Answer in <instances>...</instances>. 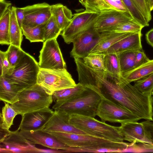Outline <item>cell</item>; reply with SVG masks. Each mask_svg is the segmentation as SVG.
I'll return each instance as SVG.
<instances>
[{
    "mask_svg": "<svg viewBox=\"0 0 153 153\" xmlns=\"http://www.w3.org/2000/svg\"><path fill=\"white\" fill-rule=\"evenodd\" d=\"M18 101L11 105L18 115L49 108L53 101L52 95L48 94L37 83L19 92Z\"/></svg>",
    "mask_w": 153,
    "mask_h": 153,
    "instance_id": "277c9868",
    "label": "cell"
},
{
    "mask_svg": "<svg viewBox=\"0 0 153 153\" xmlns=\"http://www.w3.org/2000/svg\"><path fill=\"white\" fill-rule=\"evenodd\" d=\"M0 153H36L39 148L35 144L25 138L17 129L10 134L0 143Z\"/></svg>",
    "mask_w": 153,
    "mask_h": 153,
    "instance_id": "8fae6325",
    "label": "cell"
},
{
    "mask_svg": "<svg viewBox=\"0 0 153 153\" xmlns=\"http://www.w3.org/2000/svg\"><path fill=\"white\" fill-rule=\"evenodd\" d=\"M134 20L126 14L111 9L99 13L93 28L99 33L108 31L117 25Z\"/></svg>",
    "mask_w": 153,
    "mask_h": 153,
    "instance_id": "5bb4252c",
    "label": "cell"
},
{
    "mask_svg": "<svg viewBox=\"0 0 153 153\" xmlns=\"http://www.w3.org/2000/svg\"><path fill=\"white\" fill-rule=\"evenodd\" d=\"M23 35L22 29L19 26L16 18L15 7L12 6L11 9L10 23V45L21 48Z\"/></svg>",
    "mask_w": 153,
    "mask_h": 153,
    "instance_id": "d4e9b609",
    "label": "cell"
},
{
    "mask_svg": "<svg viewBox=\"0 0 153 153\" xmlns=\"http://www.w3.org/2000/svg\"><path fill=\"white\" fill-rule=\"evenodd\" d=\"M149 8L151 11L153 10V0H146Z\"/></svg>",
    "mask_w": 153,
    "mask_h": 153,
    "instance_id": "c3c4849f",
    "label": "cell"
},
{
    "mask_svg": "<svg viewBox=\"0 0 153 153\" xmlns=\"http://www.w3.org/2000/svg\"><path fill=\"white\" fill-rule=\"evenodd\" d=\"M85 88V87L79 82L74 87L66 88L54 92L52 94L55 104L52 107L55 110L62 103L74 97Z\"/></svg>",
    "mask_w": 153,
    "mask_h": 153,
    "instance_id": "cb8c5ba5",
    "label": "cell"
},
{
    "mask_svg": "<svg viewBox=\"0 0 153 153\" xmlns=\"http://www.w3.org/2000/svg\"><path fill=\"white\" fill-rule=\"evenodd\" d=\"M20 91L4 76H0V100L12 105L18 101Z\"/></svg>",
    "mask_w": 153,
    "mask_h": 153,
    "instance_id": "7402d4cb",
    "label": "cell"
},
{
    "mask_svg": "<svg viewBox=\"0 0 153 153\" xmlns=\"http://www.w3.org/2000/svg\"><path fill=\"white\" fill-rule=\"evenodd\" d=\"M53 112L52 109L48 108L25 114L22 116L18 129L25 131L42 130Z\"/></svg>",
    "mask_w": 153,
    "mask_h": 153,
    "instance_id": "4fadbf2b",
    "label": "cell"
},
{
    "mask_svg": "<svg viewBox=\"0 0 153 153\" xmlns=\"http://www.w3.org/2000/svg\"><path fill=\"white\" fill-rule=\"evenodd\" d=\"M62 31L58 25L53 16L46 23L45 27V41L52 39H56L60 35Z\"/></svg>",
    "mask_w": 153,
    "mask_h": 153,
    "instance_id": "e575fe53",
    "label": "cell"
},
{
    "mask_svg": "<svg viewBox=\"0 0 153 153\" xmlns=\"http://www.w3.org/2000/svg\"><path fill=\"white\" fill-rule=\"evenodd\" d=\"M142 36L141 32L132 33L115 43L103 54L118 53L126 51L142 50Z\"/></svg>",
    "mask_w": 153,
    "mask_h": 153,
    "instance_id": "d6986e66",
    "label": "cell"
},
{
    "mask_svg": "<svg viewBox=\"0 0 153 153\" xmlns=\"http://www.w3.org/2000/svg\"><path fill=\"white\" fill-rule=\"evenodd\" d=\"M149 22L152 19V16L146 0H132Z\"/></svg>",
    "mask_w": 153,
    "mask_h": 153,
    "instance_id": "ab89813d",
    "label": "cell"
},
{
    "mask_svg": "<svg viewBox=\"0 0 153 153\" xmlns=\"http://www.w3.org/2000/svg\"><path fill=\"white\" fill-rule=\"evenodd\" d=\"M65 151L66 153H118L119 152L118 150L116 149L105 147H78L68 146L65 150Z\"/></svg>",
    "mask_w": 153,
    "mask_h": 153,
    "instance_id": "8d00e7d4",
    "label": "cell"
},
{
    "mask_svg": "<svg viewBox=\"0 0 153 153\" xmlns=\"http://www.w3.org/2000/svg\"><path fill=\"white\" fill-rule=\"evenodd\" d=\"M69 115L66 113L55 110L42 130L45 131L87 134L70 124L69 121Z\"/></svg>",
    "mask_w": 153,
    "mask_h": 153,
    "instance_id": "e0dca14e",
    "label": "cell"
},
{
    "mask_svg": "<svg viewBox=\"0 0 153 153\" xmlns=\"http://www.w3.org/2000/svg\"><path fill=\"white\" fill-rule=\"evenodd\" d=\"M101 121L122 124L136 122L141 119L122 105L102 97L96 113Z\"/></svg>",
    "mask_w": 153,
    "mask_h": 153,
    "instance_id": "ba28073f",
    "label": "cell"
},
{
    "mask_svg": "<svg viewBox=\"0 0 153 153\" xmlns=\"http://www.w3.org/2000/svg\"><path fill=\"white\" fill-rule=\"evenodd\" d=\"M46 132L53 136L63 144L69 147L108 148L116 149L119 151L118 153H121L128 147L129 143L113 142L87 134Z\"/></svg>",
    "mask_w": 153,
    "mask_h": 153,
    "instance_id": "8992f818",
    "label": "cell"
},
{
    "mask_svg": "<svg viewBox=\"0 0 153 153\" xmlns=\"http://www.w3.org/2000/svg\"><path fill=\"white\" fill-rule=\"evenodd\" d=\"M134 82V86L141 93L151 94L153 89V73Z\"/></svg>",
    "mask_w": 153,
    "mask_h": 153,
    "instance_id": "74e56055",
    "label": "cell"
},
{
    "mask_svg": "<svg viewBox=\"0 0 153 153\" xmlns=\"http://www.w3.org/2000/svg\"><path fill=\"white\" fill-rule=\"evenodd\" d=\"M40 68L35 58L25 52L19 63L4 77L21 91L37 83Z\"/></svg>",
    "mask_w": 153,
    "mask_h": 153,
    "instance_id": "5b68a950",
    "label": "cell"
},
{
    "mask_svg": "<svg viewBox=\"0 0 153 153\" xmlns=\"http://www.w3.org/2000/svg\"><path fill=\"white\" fill-rule=\"evenodd\" d=\"M11 3L5 0H0V17L11 7Z\"/></svg>",
    "mask_w": 153,
    "mask_h": 153,
    "instance_id": "f6af8a7d",
    "label": "cell"
},
{
    "mask_svg": "<svg viewBox=\"0 0 153 153\" xmlns=\"http://www.w3.org/2000/svg\"><path fill=\"white\" fill-rule=\"evenodd\" d=\"M122 0L133 19L136 22L144 27L149 26V22H147L143 14L132 0Z\"/></svg>",
    "mask_w": 153,
    "mask_h": 153,
    "instance_id": "d6a6232c",
    "label": "cell"
},
{
    "mask_svg": "<svg viewBox=\"0 0 153 153\" xmlns=\"http://www.w3.org/2000/svg\"><path fill=\"white\" fill-rule=\"evenodd\" d=\"M46 24L34 27L23 25L22 29L23 35L31 42H45L44 33Z\"/></svg>",
    "mask_w": 153,
    "mask_h": 153,
    "instance_id": "83f0119b",
    "label": "cell"
},
{
    "mask_svg": "<svg viewBox=\"0 0 153 153\" xmlns=\"http://www.w3.org/2000/svg\"><path fill=\"white\" fill-rule=\"evenodd\" d=\"M102 99L97 91L85 87L77 95L62 103L54 110L64 112L69 115L77 114L94 117Z\"/></svg>",
    "mask_w": 153,
    "mask_h": 153,
    "instance_id": "7a4b0ae2",
    "label": "cell"
},
{
    "mask_svg": "<svg viewBox=\"0 0 153 153\" xmlns=\"http://www.w3.org/2000/svg\"><path fill=\"white\" fill-rule=\"evenodd\" d=\"M7 58L6 52L0 51V76H4L12 69Z\"/></svg>",
    "mask_w": 153,
    "mask_h": 153,
    "instance_id": "60d3db41",
    "label": "cell"
},
{
    "mask_svg": "<svg viewBox=\"0 0 153 153\" xmlns=\"http://www.w3.org/2000/svg\"><path fill=\"white\" fill-rule=\"evenodd\" d=\"M15 9L17 21L19 26L22 28L25 16L24 7H15Z\"/></svg>",
    "mask_w": 153,
    "mask_h": 153,
    "instance_id": "7bdbcfd3",
    "label": "cell"
},
{
    "mask_svg": "<svg viewBox=\"0 0 153 153\" xmlns=\"http://www.w3.org/2000/svg\"><path fill=\"white\" fill-rule=\"evenodd\" d=\"M105 55L102 53L89 54L82 59L90 68L97 71H106L104 62Z\"/></svg>",
    "mask_w": 153,
    "mask_h": 153,
    "instance_id": "4dcf8cb0",
    "label": "cell"
},
{
    "mask_svg": "<svg viewBox=\"0 0 153 153\" xmlns=\"http://www.w3.org/2000/svg\"><path fill=\"white\" fill-rule=\"evenodd\" d=\"M99 14L85 10L74 13L69 24L60 34L65 42L70 44L80 34L93 27Z\"/></svg>",
    "mask_w": 153,
    "mask_h": 153,
    "instance_id": "9c48e42d",
    "label": "cell"
},
{
    "mask_svg": "<svg viewBox=\"0 0 153 153\" xmlns=\"http://www.w3.org/2000/svg\"><path fill=\"white\" fill-rule=\"evenodd\" d=\"M100 33L101 37L100 40L89 54H103L108 48L115 43L133 33H120L114 31H107Z\"/></svg>",
    "mask_w": 153,
    "mask_h": 153,
    "instance_id": "ffe728a7",
    "label": "cell"
},
{
    "mask_svg": "<svg viewBox=\"0 0 153 153\" xmlns=\"http://www.w3.org/2000/svg\"><path fill=\"white\" fill-rule=\"evenodd\" d=\"M104 62L107 72L118 78H122L117 53L105 54Z\"/></svg>",
    "mask_w": 153,
    "mask_h": 153,
    "instance_id": "f1b7e54d",
    "label": "cell"
},
{
    "mask_svg": "<svg viewBox=\"0 0 153 153\" xmlns=\"http://www.w3.org/2000/svg\"><path fill=\"white\" fill-rule=\"evenodd\" d=\"M79 82L98 92L102 97L121 105L141 119L153 121V96L140 92L130 83L107 71H97L85 64L76 65Z\"/></svg>",
    "mask_w": 153,
    "mask_h": 153,
    "instance_id": "6da1fadb",
    "label": "cell"
},
{
    "mask_svg": "<svg viewBox=\"0 0 153 153\" xmlns=\"http://www.w3.org/2000/svg\"><path fill=\"white\" fill-rule=\"evenodd\" d=\"M101 34L93 27L78 35L73 40V47L70 52L71 57L83 59L89 55L98 42Z\"/></svg>",
    "mask_w": 153,
    "mask_h": 153,
    "instance_id": "7c38bea8",
    "label": "cell"
},
{
    "mask_svg": "<svg viewBox=\"0 0 153 153\" xmlns=\"http://www.w3.org/2000/svg\"><path fill=\"white\" fill-rule=\"evenodd\" d=\"M150 60L142 49L138 51L136 56L134 68L147 62Z\"/></svg>",
    "mask_w": 153,
    "mask_h": 153,
    "instance_id": "b9f144b4",
    "label": "cell"
},
{
    "mask_svg": "<svg viewBox=\"0 0 153 153\" xmlns=\"http://www.w3.org/2000/svg\"><path fill=\"white\" fill-rule=\"evenodd\" d=\"M0 114V127L3 129L9 130L13 124V121L17 114L11 105L4 102Z\"/></svg>",
    "mask_w": 153,
    "mask_h": 153,
    "instance_id": "f546056e",
    "label": "cell"
},
{
    "mask_svg": "<svg viewBox=\"0 0 153 153\" xmlns=\"http://www.w3.org/2000/svg\"><path fill=\"white\" fill-rule=\"evenodd\" d=\"M138 51H128L117 53L122 76L134 68L136 56Z\"/></svg>",
    "mask_w": 153,
    "mask_h": 153,
    "instance_id": "4316f807",
    "label": "cell"
},
{
    "mask_svg": "<svg viewBox=\"0 0 153 153\" xmlns=\"http://www.w3.org/2000/svg\"><path fill=\"white\" fill-rule=\"evenodd\" d=\"M24 7L25 16L23 25L25 26L34 27L46 24L52 16L51 5L45 2Z\"/></svg>",
    "mask_w": 153,
    "mask_h": 153,
    "instance_id": "9a60e30c",
    "label": "cell"
},
{
    "mask_svg": "<svg viewBox=\"0 0 153 153\" xmlns=\"http://www.w3.org/2000/svg\"><path fill=\"white\" fill-rule=\"evenodd\" d=\"M7 59L12 68L19 62L25 53L21 48L10 45L6 51Z\"/></svg>",
    "mask_w": 153,
    "mask_h": 153,
    "instance_id": "d590c367",
    "label": "cell"
},
{
    "mask_svg": "<svg viewBox=\"0 0 153 153\" xmlns=\"http://www.w3.org/2000/svg\"><path fill=\"white\" fill-rule=\"evenodd\" d=\"M151 94L152 96H153V89L152 90L151 92Z\"/></svg>",
    "mask_w": 153,
    "mask_h": 153,
    "instance_id": "681fc988",
    "label": "cell"
},
{
    "mask_svg": "<svg viewBox=\"0 0 153 153\" xmlns=\"http://www.w3.org/2000/svg\"><path fill=\"white\" fill-rule=\"evenodd\" d=\"M87 11L101 13L112 9L105 0H79Z\"/></svg>",
    "mask_w": 153,
    "mask_h": 153,
    "instance_id": "1f68e13d",
    "label": "cell"
},
{
    "mask_svg": "<svg viewBox=\"0 0 153 153\" xmlns=\"http://www.w3.org/2000/svg\"><path fill=\"white\" fill-rule=\"evenodd\" d=\"M20 131L25 138L35 144L40 145L51 149L64 151L67 147L53 136L43 130Z\"/></svg>",
    "mask_w": 153,
    "mask_h": 153,
    "instance_id": "ac0fdd59",
    "label": "cell"
},
{
    "mask_svg": "<svg viewBox=\"0 0 153 153\" xmlns=\"http://www.w3.org/2000/svg\"><path fill=\"white\" fill-rule=\"evenodd\" d=\"M153 73V59L123 74L122 78L126 82L130 83L142 79Z\"/></svg>",
    "mask_w": 153,
    "mask_h": 153,
    "instance_id": "603a6c76",
    "label": "cell"
},
{
    "mask_svg": "<svg viewBox=\"0 0 153 153\" xmlns=\"http://www.w3.org/2000/svg\"><path fill=\"white\" fill-rule=\"evenodd\" d=\"M51 11L62 32L72 19L73 15L71 10L62 4L58 3L51 5Z\"/></svg>",
    "mask_w": 153,
    "mask_h": 153,
    "instance_id": "44dd1931",
    "label": "cell"
},
{
    "mask_svg": "<svg viewBox=\"0 0 153 153\" xmlns=\"http://www.w3.org/2000/svg\"><path fill=\"white\" fill-rule=\"evenodd\" d=\"M142 123L149 134L153 144V122L146 120Z\"/></svg>",
    "mask_w": 153,
    "mask_h": 153,
    "instance_id": "ee69618b",
    "label": "cell"
},
{
    "mask_svg": "<svg viewBox=\"0 0 153 153\" xmlns=\"http://www.w3.org/2000/svg\"><path fill=\"white\" fill-rule=\"evenodd\" d=\"M11 131L0 128V143L3 141L4 139L10 133Z\"/></svg>",
    "mask_w": 153,
    "mask_h": 153,
    "instance_id": "7dc6e473",
    "label": "cell"
},
{
    "mask_svg": "<svg viewBox=\"0 0 153 153\" xmlns=\"http://www.w3.org/2000/svg\"><path fill=\"white\" fill-rule=\"evenodd\" d=\"M145 36L147 43L153 48V28L147 32Z\"/></svg>",
    "mask_w": 153,
    "mask_h": 153,
    "instance_id": "bcb514c9",
    "label": "cell"
},
{
    "mask_svg": "<svg viewBox=\"0 0 153 153\" xmlns=\"http://www.w3.org/2000/svg\"><path fill=\"white\" fill-rule=\"evenodd\" d=\"M69 121L70 124L87 134L113 142H124L119 127L109 125L94 117L77 114L70 115Z\"/></svg>",
    "mask_w": 153,
    "mask_h": 153,
    "instance_id": "3957f363",
    "label": "cell"
},
{
    "mask_svg": "<svg viewBox=\"0 0 153 153\" xmlns=\"http://www.w3.org/2000/svg\"><path fill=\"white\" fill-rule=\"evenodd\" d=\"M11 7L0 17V44L10 45V23Z\"/></svg>",
    "mask_w": 153,
    "mask_h": 153,
    "instance_id": "484cf974",
    "label": "cell"
},
{
    "mask_svg": "<svg viewBox=\"0 0 153 153\" xmlns=\"http://www.w3.org/2000/svg\"><path fill=\"white\" fill-rule=\"evenodd\" d=\"M153 152V144L145 143H129L128 147L122 152Z\"/></svg>",
    "mask_w": 153,
    "mask_h": 153,
    "instance_id": "f35d334b",
    "label": "cell"
},
{
    "mask_svg": "<svg viewBox=\"0 0 153 153\" xmlns=\"http://www.w3.org/2000/svg\"><path fill=\"white\" fill-rule=\"evenodd\" d=\"M119 131L124 140L131 143L152 144L150 135L142 122H129L121 124Z\"/></svg>",
    "mask_w": 153,
    "mask_h": 153,
    "instance_id": "2e32d148",
    "label": "cell"
},
{
    "mask_svg": "<svg viewBox=\"0 0 153 153\" xmlns=\"http://www.w3.org/2000/svg\"><path fill=\"white\" fill-rule=\"evenodd\" d=\"M38 63L41 68H66V63L56 39H49L43 42L40 51Z\"/></svg>",
    "mask_w": 153,
    "mask_h": 153,
    "instance_id": "30bf717a",
    "label": "cell"
},
{
    "mask_svg": "<svg viewBox=\"0 0 153 153\" xmlns=\"http://www.w3.org/2000/svg\"><path fill=\"white\" fill-rule=\"evenodd\" d=\"M37 83L51 95L57 91L74 87L76 84L66 68L50 69L40 68Z\"/></svg>",
    "mask_w": 153,
    "mask_h": 153,
    "instance_id": "52a82bcc",
    "label": "cell"
},
{
    "mask_svg": "<svg viewBox=\"0 0 153 153\" xmlns=\"http://www.w3.org/2000/svg\"><path fill=\"white\" fill-rule=\"evenodd\" d=\"M144 27L134 20H132L119 25L108 31L120 33H137L141 32V30Z\"/></svg>",
    "mask_w": 153,
    "mask_h": 153,
    "instance_id": "836d02e7",
    "label": "cell"
}]
</instances>
